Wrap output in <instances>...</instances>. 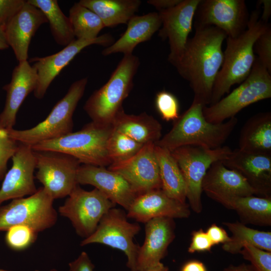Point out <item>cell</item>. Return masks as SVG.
Masks as SVG:
<instances>
[{"mask_svg": "<svg viewBox=\"0 0 271 271\" xmlns=\"http://www.w3.org/2000/svg\"><path fill=\"white\" fill-rule=\"evenodd\" d=\"M79 3L100 18L105 27L126 24L135 16L140 0H81Z\"/></svg>", "mask_w": 271, "mask_h": 271, "instance_id": "29", "label": "cell"}, {"mask_svg": "<svg viewBox=\"0 0 271 271\" xmlns=\"http://www.w3.org/2000/svg\"><path fill=\"white\" fill-rule=\"evenodd\" d=\"M48 23L43 13L27 1L20 10L7 23L5 32L18 62L27 61L32 38L40 27Z\"/></svg>", "mask_w": 271, "mask_h": 271, "instance_id": "19", "label": "cell"}, {"mask_svg": "<svg viewBox=\"0 0 271 271\" xmlns=\"http://www.w3.org/2000/svg\"><path fill=\"white\" fill-rule=\"evenodd\" d=\"M271 97V74L256 57L247 77L239 86L214 104L203 109L205 118L212 123H220L244 108Z\"/></svg>", "mask_w": 271, "mask_h": 271, "instance_id": "7", "label": "cell"}, {"mask_svg": "<svg viewBox=\"0 0 271 271\" xmlns=\"http://www.w3.org/2000/svg\"><path fill=\"white\" fill-rule=\"evenodd\" d=\"M181 271H207V269L202 262L192 260L186 262L182 266Z\"/></svg>", "mask_w": 271, "mask_h": 271, "instance_id": "45", "label": "cell"}, {"mask_svg": "<svg viewBox=\"0 0 271 271\" xmlns=\"http://www.w3.org/2000/svg\"><path fill=\"white\" fill-rule=\"evenodd\" d=\"M240 253L248 260L253 271H271V252L251 245H245Z\"/></svg>", "mask_w": 271, "mask_h": 271, "instance_id": "37", "label": "cell"}, {"mask_svg": "<svg viewBox=\"0 0 271 271\" xmlns=\"http://www.w3.org/2000/svg\"><path fill=\"white\" fill-rule=\"evenodd\" d=\"M113 129L112 124L91 121L80 130L60 138L45 141L32 147L35 151H52L71 155L80 163L105 167L111 164L107 143Z\"/></svg>", "mask_w": 271, "mask_h": 271, "instance_id": "5", "label": "cell"}, {"mask_svg": "<svg viewBox=\"0 0 271 271\" xmlns=\"http://www.w3.org/2000/svg\"><path fill=\"white\" fill-rule=\"evenodd\" d=\"M254 53L260 63L271 74V27L269 24L258 37L253 46Z\"/></svg>", "mask_w": 271, "mask_h": 271, "instance_id": "39", "label": "cell"}, {"mask_svg": "<svg viewBox=\"0 0 271 271\" xmlns=\"http://www.w3.org/2000/svg\"><path fill=\"white\" fill-rule=\"evenodd\" d=\"M145 239L139 246L137 271H146L161 263L175 238L173 219L159 217L145 223Z\"/></svg>", "mask_w": 271, "mask_h": 271, "instance_id": "22", "label": "cell"}, {"mask_svg": "<svg viewBox=\"0 0 271 271\" xmlns=\"http://www.w3.org/2000/svg\"><path fill=\"white\" fill-rule=\"evenodd\" d=\"M182 0H150L147 3L154 7L159 11L172 8L179 4Z\"/></svg>", "mask_w": 271, "mask_h": 271, "instance_id": "44", "label": "cell"}, {"mask_svg": "<svg viewBox=\"0 0 271 271\" xmlns=\"http://www.w3.org/2000/svg\"><path fill=\"white\" fill-rule=\"evenodd\" d=\"M0 271H12L0 268Z\"/></svg>", "mask_w": 271, "mask_h": 271, "instance_id": "50", "label": "cell"}, {"mask_svg": "<svg viewBox=\"0 0 271 271\" xmlns=\"http://www.w3.org/2000/svg\"><path fill=\"white\" fill-rule=\"evenodd\" d=\"M231 151L228 146L210 149L187 146L171 152L185 182L186 198L196 213H200L202 209V183L207 170L214 162L225 159Z\"/></svg>", "mask_w": 271, "mask_h": 271, "instance_id": "9", "label": "cell"}, {"mask_svg": "<svg viewBox=\"0 0 271 271\" xmlns=\"http://www.w3.org/2000/svg\"><path fill=\"white\" fill-rule=\"evenodd\" d=\"M250 15L243 0H200L194 25L213 26L235 38L247 28Z\"/></svg>", "mask_w": 271, "mask_h": 271, "instance_id": "13", "label": "cell"}, {"mask_svg": "<svg viewBox=\"0 0 271 271\" xmlns=\"http://www.w3.org/2000/svg\"><path fill=\"white\" fill-rule=\"evenodd\" d=\"M232 234L230 241L223 244L224 250L232 254L240 253L245 245H251L271 252V232L254 229L239 222H225Z\"/></svg>", "mask_w": 271, "mask_h": 271, "instance_id": "31", "label": "cell"}, {"mask_svg": "<svg viewBox=\"0 0 271 271\" xmlns=\"http://www.w3.org/2000/svg\"><path fill=\"white\" fill-rule=\"evenodd\" d=\"M155 106L164 120L174 121L180 116L178 100L170 92L162 90L158 92L155 97Z\"/></svg>", "mask_w": 271, "mask_h": 271, "instance_id": "36", "label": "cell"}, {"mask_svg": "<svg viewBox=\"0 0 271 271\" xmlns=\"http://www.w3.org/2000/svg\"><path fill=\"white\" fill-rule=\"evenodd\" d=\"M115 205L97 189L86 191L78 184L58 211L70 221L76 233L85 239L94 232L104 215Z\"/></svg>", "mask_w": 271, "mask_h": 271, "instance_id": "11", "label": "cell"}, {"mask_svg": "<svg viewBox=\"0 0 271 271\" xmlns=\"http://www.w3.org/2000/svg\"><path fill=\"white\" fill-rule=\"evenodd\" d=\"M194 26V35L188 39L174 66L188 82L194 98L207 106L210 103L213 87L222 64V44L227 36L213 26Z\"/></svg>", "mask_w": 271, "mask_h": 271, "instance_id": "1", "label": "cell"}, {"mask_svg": "<svg viewBox=\"0 0 271 271\" xmlns=\"http://www.w3.org/2000/svg\"><path fill=\"white\" fill-rule=\"evenodd\" d=\"M269 24L261 21L256 9L250 15L245 31L236 37L226 38L222 64L213 87L209 105L217 102L233 85L240 84L249 75L256 58L254 43Z\"/></svg>", "mask_w": 271, "mask_h": 271, "instance_id": "3", "label": "cell"}, {"mask_svg": "<svg viewBox=\"0 0 271 271\" xmlns=\"http://www.w3.org/2000/svg\"><path fill=\"white\" fill-rule=\"evenodd\" d=\"M9 47L4 28L0 25V50L7 49Z\"/></svg>", "mask_w": 271, "mask_h": 271, "instance_id": "47", "label": "cell"}, {"mask_svg": "<svg viewBox=\"0 0 271 271\" xmlns=\"http://www.w3.org/2000/svg\"><path fill=\"white\" fill-rule=\"evenodd\" d=\"M108 169L122 176L138 195L161 189L154 143L145 144L133 157L125 161L112 164Z\"/></svg>", "mask_w": 271, "mask_h": 271, "instance_id": "16", "label": "cell"}, {"mask_svg": "<svg viewBox=\"0 0 271 271\" xmlns=\"http://www.w3.org/2000/svg\"><path fill=\"white\" fill-rule=\"evenodd\" d=\"M127 25V28L121 37L102 51L103 55L117 53H122L124 55L132 54L139 44L150 40L159 30L162 22L158 13L152 12L142 16H134Z\"/></svg>", "mask_w": 271, "mask_h": 271, "instance_id": "25", "label": "cell"}, {"mask_svg": "<svg viewBox=\"0 0 271 271\" xmlns=\"http://www.w3.org/2000/svg\"><path fill=\"white\" fill-rule=\"evenodd\" d=\"M112 124L115 130L143 145L156 144L161 138V124L146 112L138 115L129 114L122 109L117 114Z\"/></svg>", "mask_w": 271, "mask_h": 271, "instance_id": "26", "label": "cell"}, {"mask_svg": "<svg viewBox=\"0 0 271 271\" xmlns=\"http://www.w3.org/2000/svg\"><path fill=\"white\" fill-rule=\"evenodd\" d=\"M114 43V38L106 33L93 39H76L58 52L43 57H33L30 59L37 75V85L34 90L35 97L42 99L55 77L62 69L88 46L97 44L108 47Z\"/></svg>", "mask_w": 271, "mask_h": 271, "instance_id": "14", "label": "cell"}, {"mask_svg": "<svg viewBox=\"0 0 271 271\" xmlns=\"http://www.w3.org/2000/svg\"><path fill=\"white\" fill-rule=\"evenodd\" d=\"M54 200L42 187L26 198L13 199L7 205H0V231L18 225L27 226L37 234L51 228L58 219Z\"/></svg>", "mask_w": 271, "mask_h": 271, "instance_id": "8", "label": "cell"}, {"mask_svg": "<svg viewBox=\"0 0 271 271\" xmlns=\"http://www.w3.org/2000/svg\"><path fill=\"white\" fill-rule=\"evenodd\" d=\"M49 271H59V270H57L56 269L53 268L50 270Z\"/></svg>", "mask_w": 271, "mask_h": 271, "instance_id": "51", "label": "cell"}, {"mask_svg": "<svg viewBox=\"0 0 271 271\" xmlns=\"http://www.w3.org/2000/svg\"><path fill=\"white\" fill-rule=\"evenodd\" d=\"M26 1L0 0V25L4 28L23 7Z\"/></svg>", "mask_w": 271, "mask_h": 271, "instance_id": "40", "label": "cell"}, {"mask_svg": "<svg viewBox=\"0 0 271 271\" xmlns=\"http://www.w3.org/2000/svg\"><path fill=\"white\" fill-rule=\"evenodd\" d=\"M214 245L206 232L202 229L193 231L191 242L188 247L189 253L209 251Z\"/></svg>", "mask_w": 271, "mask_h": 271, "instance_id": "41", "label": "cell"}, {"mask_svg": "<svg viewBox=\"0 0 271 271\" xmlns=\"http://www.w3.org/2000/svg\"><path fill=\"white\" fill-rule=\"evenodd\" d=\"M77 182L79 185L94 186L112 202L126 210L138 195L122 176L105 167L80 165L77 172Z\"/></svg>", "mask_w": 271, "mask_h": 271, "instance_id": "18", "label": "cell"}, {"mask_svg": "<svg viewBox=\"0 0 271 271\" xmlns=\"http://www.w3.org/2000/svg\"><path fill=\"white\" fill-rule=\"evenodd\" d=\"M144 145L113 128L107 143V150L111 164L120 163L130 159Z\"/></svg>", "mask_w": 271, "mask_h": 271, "instance_id": "34", "label": "cell"}, {"mask_svg": "<svg viewBox=\"0 0 271 271\" xmlns=\"http://www.w3.org/2000/svg\"><path fill=\"white\" fill-rule=\"evenodd\" d=\"M190 214L186 203L169 197L160 189L138 195L127 210V218L146 223L159 217L183 218Z\"/></svg>", "mask_w": 271, "mask_h": 271, "instance_id": "20", "label": "cell"}, {"mask_svg": "<svg viewBox=\"0 0 271 271\" xmlns=\"http://www.w3.org/2000/svg\"><path fill=\"white\" fill-rule=\"evenodd\" d=\"M19 142L9 134L8 129L0 121V181L3 180L7 170L8 161L16 152Z\"/></svg>", "mask_w": 271, "mask_h": 271, "instance_id": "38", "label": "cell"}, {"mask_svg": "<svg viewBox=\"0 0 271 271\" xmlns=\"http://www.w3.org/2000/svg\"><path fill=\"white\" fill-rule=\"evenodd\" d=\"M68 17L76 39H95L105 27L97 15L79 2L71 7Z\"/></svg>", "mask_w": 271, "mask_h": 271, "instance_id": "33", "label": "cell"}, {"mask_svg": "<svg viewBox=\"0 0 271 271\" xmlns=\"http://www.w3.org/2000/svg\"><path fill=\"white\" fill-rule=\"evenodd\" d=\"M202 190L220 203L231 197L257 194L241 174L227 168L222 161L210 166L203 178Z\"/></svg>", "mask_w": 271, "mask_h": 271, "instance_id": "21", "label": "cell"}, {"mask_svg": "<svg viewBox=\"0 0 271 271\" xmlns=\"http://www.w3.org/2000/svg\"><path fill=\"white\" fill-rule=\"evenodd\" d=\"M204 105L194 98L189 108L174 121L171 129L155 145L172 152L183 146L213 149L221 147L238 123L233 117L220 123L208 122L204 117Z\"/></svg>", "mask_w": 271, "mask_h": 271, "instance_id": "2", "label": "cell"}, {"mask_svg": "<svg viewBox=\"0 0 271 271\" xmlns=\"http://www.w3.org/2000/svg\"><path fill=\"white\" fill-rule=\"evenodd\" d=\"M69 267V271H94V265L85 251H82L76 259L70 262Z\"/></svg>", "mask_w": 271, "mask_h": 271, "instance_id": "42", "label": "cell"}, {"mask_svg": "<svg viewBox=\"0 0 271 271\" xmlns=\"http://www.w3.org/2000/svg\"><path fill=\"white\" fill-rule=\"evenodd\" d=\"M224 271H253L250 265L241 264L238 266L230 265L224 268Z\"/></svg>", "mask_w": 271, "mask_h": 271, "instance_id": "48", "label": "cell"}, {"mask_svg": "<svg viewBox=\"0 0 271 271\" xmlns=\"http://www.w3.org/2000/svg\"><path fill=\"white\" fill-rule=\"evenodd\" d=\"M214 245L230 241L231 238L226 231L215 224H212L206 232Z\"/></svg>", "mask_w": 271, "mask_h": 271, "instance_id": "43", "label": "cell"}, {"mask_svg": "<svg viewBox=\"0 0 271 271\" xmlns=\"http://www.w3.org/2000/svg\"><path fill=\"white\" fill-rule=\"evenodd\" d=\"M140 64L137 56L124 55L106 83L89 96L83 109L92 121L112 124L117 114L123 109L122 103L132 89Z\"/></svg>", "mask_w": 271, "mask_h": 271, "instance_id": "4", "label": "cell"}, {"mask_svg": "<svg viewBox=\"0 0 271 271\" xmlns=\"http://www.w3.org/2000/svg\"><path fill=\"white\" fill-rule=\"evenodd\" d=\"M222 162L241 174L257 194L270 197L271 155L249 153L236 149Z\"/></svg>", "mask_w": 271, "mask_h": 271, "instance_id": "23", "label": "cell"}, {"mask_svg": "<svg viewBox=\"0 0 271 271\" xmlns=\"http://www.w3.org/2000/svg\"><path fill=\"white\" fill-rule=\"evenodd\" d=\"M141 226L127 220L126 213L119 208L109 209L102 217L94 232L81 242V246L99 243L122 251L127 257V266L137 271L139 246L133 241Z\"/></svg>", "mask_w": 271, "mask_h": 271, "instance_id": "10", "label": "cell"}, {"mask_svg": "<svg viewBox=\"0 0 271 271\" xmlns=\"http://www.w3.org/2000/svg\"><path fill=\"white\" fill-rule=\"evenodd\" d=\"M161 190L169 197L186 203L187 192L181 171L170 151L155 145Z\"/></svg>", "mask_w": 271, "mask_h": 271, "instance_id": "28", "label": "cell"}, {"mask_svg": "<svg viewBox=\"0 0 271 271\" xmlns=\"http://www.w3.org/2000/svg\"><path fill=\"white\" fill-rule=\"evenodd\" d=\"M12 166L0 188V205L5 201L30 196L38 190L34 182L36 159L31 146L19 143L12 158Z\"/></svg>", "mask_w": 271, "mask_h": 271, "instance_id": "17", "label": "cell"}, {"mask_svg": "<svg viewBox=\"0 0 271 271\" xmlns=\"http://www.w3.org/2000/svg\"><path fill=\"white\" fill-rule=\"evenodd\" d=\"M240 150L271 155V112H262L250 117L243 125L239 138Z\"/></svg>", "mask_w": 271, "mask_h": 271, "instance_id": "27", "label": "cell"}, {"mask_svg": "<svg viewBox=\"0 0 271 271\" xmlns=\"http://www.w3.org/2000/svg\"><path fill=\"white\" fill-rule=\"evenodd\" d=\"M257 3L262 5V13L260 20L264 23H268V20L271 15V1L270 0H260Z\"/></svg>", "mask_w": 271, "mask_h": 271, "instance_id": "46", "label": "cell"}, {"mask_svg": "<svg viewBox=\"0 0 271 271\" xmlns=\"http://www.w3.org/2000/svg\"><path fill=\"white\" fill-rule=\"evenodd\" d=\"M87 82L85 77L73 82L65 96L56 103L43 121L27 129H8L10 136L19 143L32 147L72 132L73 115L84 94Z\"/></svg>", "mask_w": 271, "mask_h": 271, "instance_id": "6", "label": "cell"}, {"mask_svg": "<svg viewBox=\"0 0 271 271\" xmlns=\"http://www.w3.org/2000/svg\"><path fill=\"white\" fill-rule=\"evenodd\" d=\"M6 234L7 245L15 250H22L30 246L36 240L38 234L30 227L22 225L9 228Z\"/></svg>", "mask_w": 271, "mask_h": 271, "instance_id": "35", "label": "cell"}, {"mask_svg": "<svg viewBox=\"0 0 271 271\" xmlns=\"http://www.w3.org/2000/svg\"><path fill=\"white\" fill-rule=\"evenodd\" d=\"M36 178L54 200L68 196L78 184L80 162L68 154L52 151H35Z\"/></svg>", "mask_w": 271, "mask_h": 271, "instance_id": "12", "label": "cell"}, {"mask_svg": "<svg viewBox=\"0 0 271 271\" xmlns=\"http://www.w3.org/2000/svg\"><path fill=\"white\" fill-rule=\"evenodd\" d=\"M200 1L182 0L177 6L158 12L162 22L158 35L163 40H168V60L173 66L180 58L192 31L193 21Z\"/></svg>", "mask_w": 271, "mask_h": 271, "instance_id": "15", "label": "cell"}, {"mask_svg": "<svg viewBox=\"0 0 271 271\" xmlns=\"http://www.w3.org/2000/svg\"><path fill=\"white\" fill-rule=\"evenodd\" d=\"M169 268L162 262L158 265L150 268L146 271H168Z\"/></svg>", "mask_w": 271, "mask_h": 271, "instance_id": "49", "label": "cell"}, {"mask_svg": "<svg viewBox=\"0 0 271 271\" xmlns=\"http://www.w3.org/2000/svg\"><path fill=\"white\" fill-rule=\"evenodd\" d=\"M221 204L235 210L247 222L260 225L271 224L270 197H257L253 195L233 197L226 199Z\"/></svg>", "mask_w": 271, "mask_h": 271, "instance_id": "30", "label": "cell"}, {"mask_svg": "<svg viewBox=\"0 0 271 271\" xmlns=\"http://www.w3.org/2000/svg\"><path fill=\"white\" fill-rule=\"evenodd\" d=\"M40 9L49 23L52 35L56 42L66 46L76 39L69 17L61 10L56 0H28Z\"/></svg>", "mask_w": 271, "mask_h": 271, "instance_id": "32", "label": "cell"}, {"mask_svg": "<svg viewBox=\"0 0 271 271\" xmlns=\"http://www.w3.org/2000/svg\"><path fill=\"white\" fill-rule=\"evenodd\" d=\"M37 75L28 61L18 62L13 71L11 80L4 85L6 92L5 104L0 113V121L7 129L13 128L19 109L27 96L35 90Z\"/></svg>", "mask_w": 271, "mask_h": 271, "instance_id": "24", "label": "cell"}]
</instances>
